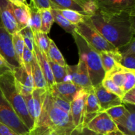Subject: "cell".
<instances>
[{
    "mask_svg": "<svg viewBox=\"0 0 135 135\" xmlns=\"http://www.w3.org/2000/svg\"><path fill=\"white\" fill-rule=\"evenodd\" d=\"M49 90V89H48ZM48 90L41 89V88H34L33 92H32V98L33 107L34 111V125H36L38 121L41 112H42V106H43L44 102L46 98L47 92Z\"/></svg>",
    "mask_w": 135,
    "mask_h": 135,
    "instance_id": "20",
    "label": "cell"
},
{
    "mask_svg": "<svg viewBox=\"0 0 135 135\" xmlns=\"http://www.w3.org/2000/svg\"><path fill=\"white\" fill-rule=\"evenodd\" d=\"M34 54L35 55L36 60L38 61V65L40 67L42 71L44 76L47 82V86L50 89L55 84L54 81V76H53L52 72H51V67L49 64L48 59H47V55L43 51H41L34 44Z\"/></svg>",
    "mask_w": 135,
    "mask_h": 135,
    "instance_id": "17",
    "label": "cell"
},
{
    "mask_svg": "<svg viewBox=\"0 0 135 135\" xmlns=\"http://www.w3.org/2000/svg\"><path fill=\"white\" fill-rule=\"evenodd\" d=\"M33 59H34V53L30 51L25 45L23 54H22V62H23L24 67H30L32 62L33 61Z\"/></svg>",
    "mask_w": 135,
    "mask_h": 135,
    "instance_id": "41",
    "label": "cell"
},
{
    "mask_svg": "<svg viewBox=\"0 0 135 135\" xmlns=\"http://www.w3.org/2000/svg\"><path fill=\"white\" fill-rule=\"evenodd\" d=\"M98 9L110 12L135 14V0H96Z\"/></svg>",
    "mask_w": 135,
    "mask_h": 135,
    "instance_id": "13",
    "label": "cell"
},
{
    "mask_svg": "<svg viewBox=\"0 0 135 135\" xmlns=\"http://www.w3.org/2000/svg\"><path fill=\"white\" fill-rule=\"evenodd\" d=\"M67 71V81H69L78 86L89 91L93 89L90 79L88 69L85 63L79 59V63L75 65H66Z\"/></svg>",
    "mask_w": 135,
    "mask_h": 135,
    "instance_id": "7",
    "label": "cell"
},
{
    "mask_svg": "<svg viewBox=\"0 0 135 135\" xmlns=\"http://www.w3.org/2000/svg\"><path fill=\"white\" fill-rule=\"evenodd\" d=\"M135 14L98 10L88 20L95 29L117 49L127 44L135 33Z\"/></svg>",
    "mask_w": 135,
    "mask_h": 135,
    "instance_id": "1",
    "label": "cell"
},
{
    "mask_svg": "<svg viewBox=\"0 0 135 135\" xmlns=\"http://www.w3.org/2000/svg\"><path fill=\"white\" fill-rule=\"evenodd\" d=\"M20 30L29 25L28 4L22 0H9Z\"/></svg>",
    "mask_w": 135,
    "mask_h": 135,
    "instance_id": "16",
    "label": "cell"
},
{
    "mask_svg": "<svg viewBox=\"0 0 135 135\" xmlns=\"http://www.w3.org/2000/svg\"><path fill=\"white\" fill-rule=\"evenodd\" d=\"M121 54V57L127 56V55H133L135 54V39L133 38L127 44L125 45L123 47L117 49Z\"/></svg>",
    "mask_w": 135,
    "mask_h": 135,
    "instance_id": "38",
    "label": "cell"
},
{
    "mask_svg": "<svg viewBox=\"0 0 135 135\" xmlns=\"http://www.w3.org/2000/svg\"><path fill=\"white\" fill-rule=\"evenodd\" d=\"M72 135H103L99 133L94 132L92 131L89 130L86 127H83L80 130L75 131L73 132Z\"/></svg>",
    "mask_w": 135,
    "mask_h": 135,
    "instance_id": "43",
    "label": "cell"
},
{
    "mask_svg": "<svg viewBox=\"0 0 135 135\" xmlns=\"http://www.w3.org/2000/svg\"><path fill=\"white\" fill-rule=\"evenodd\" d=\"M22 39H23L25 45L32 52L34 51V33L31 28L29 26L24 28L19 31Z\"/></svg>",
    "mask_w": 135,
    "mask_h": 135,
    "instance_id": "34",
    "label": "cell"
},
{
    "mask_svg": "<svg viewBox=\"0 0 135 135\" xmlns=\"http://www.w3.org/2000/svg\"><path fill=\"white\" fill-rule=\"evenodd\" d=\"M101 84L104 86V88H105L107 90L112 92V93L115 94L121 98L123 96L124 92H123L122 90L119 88V87H117L109 78L104 77L102 81Z\"/></svg>",
    "mask_w": 135,
    "mask_h": 135,
    "instance_id": "36",
    "label": "cell"
},
{
    "mask_svg": "<svg viewBox=\"0 0 135 135\" xmlns=\"http://www.w3.org/2000/svg\"><path fill=\"white\" fill-rule=\"evenodd\" d=\"M50 1L51 9L74 11L87 17L77 0H50Z\"/></svg>",
    "mask_w": 135,
    "mask_h": 135,
    "instance_id": "22",
    "label": "cell"
},
{
    "mask_svg": "<svg viewBox=\"0 0 135 135\" xmlns=\"http://www.w3.org/2000/svg\"><path fill=\"white\" fill-rule=\"evenodd\" d=\"M76 32L81 36L88 44L99 53L118 51L94 28L88 20V17H86L84 22L76 25Z\"/></svg>",
    "mask_w": 135,
    "mask_h": 135,
    "instance_id": "5",
    "label": "cell"
},
{
    "mask_svg": "<svg viewBox=\"0 0 135 135\" xmlns=\"http://www.w3.org/2000/svg\"><path fill=\"white\" fill-rule=\"evenodd\" d=\"M54 135H67V134H54Z\"/></svg>",
    "mask_w": 135,
    "mask_h": 135,
    "instance_id": "48",
    "label": "cell"
},
{
    "mask_svg": "<svg viewBox=\"0 0 135 135\" xmlns=\"http://www.w3.org/2000/svg\"><path fill=\"white\" fill-rule=\"evenodd\" d=\"M121 102L123 104H135V88H132L130 90L124 93L123 96L121 98Z\"/></svg>",
    "mask_w": 135,
    "mask_h": 135,
    "instance_id": "40",
    "label": "cell"
},
{
    "mask_svg": "<svg viewBox=\"0 0 135 135\" xmlns=\"http://www.w3.org/2000/svg\"><path fill=\"white\" fill-rule=\"evenodd\" d=\"M0 55L13 69L21 67L15 54L12 35L3 27L0 28Z\"/></svg>",
    "mask_w": 135,
    "mask_h": 135,
    "instance_id": "11",
    "label": "cell"
},
{
    "mask_svg": "<svg viewBox=\"0 0 135 135\" xmlns=\"http://www.w3.org/2000/svg\"><path fill=\"white\" fill-rule=\"evenodd\" d=\"M0 90L22 123L31 131L34 128V121L28 112L23 98L16 88L13 71L11 70H0Z\"/></svg>",
    "mask_w": 135,
    "mask_h": 135,
    "instance_id": "3",
    "label": "cell"
},
{
    "mask_svg": "<svg viewBox=\"0 0 135 135\" xmlns=\"http://www.w3.org/2000/svg\"><path fill=\"white\" fill-rule=\"evenodd\" d=\"M87 17L92 15L98 10L96 0H77Z\"/></svg>",
    "mask_w": 135,
    "mask_h": 135,
    "instance_id": "35",
    "label": "cell"
},
{
    "mask_svg": "<svg viewBox=\"0 0 135 135\" xmlns=\"http://www.w3.org/2000/svg\"><path fill=\"white\" fill-rule=\"evenodd\" d=\"M56 10L69 22L75 25L84 22L86 17V16L83 15L78 12L74 11L67 10V9H56Z\"/></svg>",
    "mask_w": 135,
    "mask_h": 135,
    "instance_id": "32",
    "label": "cell"
},
{
    "mask_svg": "<svg viewBox=\"0 0 135 135\" xmlns=\"http://www.w3.org/2000/svg\"><path fill=\"white\" fill-rule=\"evenodd\" d=\"M15 86L21 96H26L32 94L34 87L32 76L31 69L26 71L24 66H21L13 70Z\"/></svg>",
    "mask_w": 135,
    "mask_h": 135,
    "instance_id": "9",
    "label": "cell"
},
{
    "mask_svg": "<svg viewBox=\"0 0 135 135\" xmlns=\"http://www.w3.org/2000/svg\"><path fill=\"white\" fill-rule=\"evenodd\" d=\"M12 40H13V49L17 61L20 65L24 66L22 62V54L25 47V42L19 32L12 35Z\"/></svg>",
    "mask_w": 135,
    "mask_h": 135,
    "instance_id": "28",
    "label": "cell"
},
{
    "mask_svg": "<svg viewBox=\"0 0 135 135\" xmlns=\"http://www.w3.org/2000/svg\"><path fill=\"white\" fill-rule=\"evenodd\" d=\"M105 112L108 113V115L111 117L115 125H117L126 115L127 113V109L124 104H122L118 106L113 107Z\"/></svg>",
    "mask_w": 135,
    "mask_h": 135,
    "instance_id": "33",
    "label": "cell"
},
{
    "mask_svg": "<svg viewBox=\"0 0 135 135\" xmlns=\"http://www.w3.org/2000/svg\"><path fill=\"white\" fill-rule=\"evenodd\" d=\"M0 17L3 28L10 34L20 31L9 0H0Z\"/></svg>",
    "mask_w": 135,
    "mask_h": 135,
    "instance_id": "12",
    "label": "cell"
},
{
    "mask_svg": "<svg viewBox=\"0 0 135 135\" xmlns=\"http://www.w3.org/2000/svg\"><path fill=\"white\" fill-rule=\"evenodd\" d=\"M29 8V25L32 30L34 32L40 31L41 15L40 11L37 9L32 0L28 5Z\"/></svg>",
    "mask_w": 135,
    "mask_h": 135,
    "instance_id": "25",
    "label": "cell"
},
{
    "mask_svg": "<svg viewBox=\"0 0 135 135\" xmlns=\"http://www.w3.org/2000/svg\"><path fill=\"white\" fill-rule=\"evenodd\" d=\"M102 112L100 103L96 97L93 89L88 92L86 100V110L85 115H97Z\"/></svg>",
    "mask_w": 135,
    "mask_h": 135,
    "instance_id": "24",
    "label": "cell"
},
{
    "mask_svg": "<svg viewBox=\"0 0 135 135\" xmlns=\"http://www.w3.org/2000/svg\"><path fill=\"white\" fill-rule=\"evenodd\" d=\"M73 36L79 50V59L86 65L92 86H96L101 84L105 74L102 65L100 53L88 44L77 32H75Z\"/></svg>",
    "mask_w": 135,
    "mask_h": 135,
    "instance_id": "4",
    "label": "cell"
},
{
    "mask_svg": "<svg viewBox=\"0 0 135 135\" xmlns=\"http://www.w3.org/2000/svg\"><path fill=\"white\" fill-rule=\"evenodd\" d=\"M0 135H20L6 125L0 123Z\"/></svg>",
    "mask_w": 135,
    "mask_h": 135,
    "instance_id": "44",
    "label": "cell"
},
{
    "mask_svg": "<svg viewBox=\"0 0 135 135\" xmlns=\"http://www.w3.org/2000/svg\"><path fill=\"white\" fill-rule=\"evenodd\" d=\"M102 65L105 73L110 71L117 63H119L122 57L119 51H103L100 53Z\"/></svg>",
    "mask_w": 135,
    "mask_h": 135,
    "instance_id": "19",
    "label": "cell"
},
{
    "mask_svg": "<svg viewBox=\"0 0 135 135\" xmlns=\"http://www.w3.org/2000/svg\"><path fill=\"white\" fill-rule=\"evenodd\" d=\"M48 61L50 67H51V72H52V75L55 84L67 81V71L66 66L65 67H62L59 65L55 64L50 59H48Z\"/></svg>",
    "mask_w": 135,
    "mask_h": 135,
    "instance_id": "29",
    "label": "cell"
},
{
    "mask_svg": "<svg viewBox=\"0 0 135 135\" xmlns=\"http://www.w3.org/2000/svg\"><path fill=\"white\" fill-rule=\"evenodd\" d=\"M75 131L71 114L54 105L48 90L38 122L28 135H72Z\"/></svg>",
    "mask_w": 135,
    "mask_h": 135,
    "instance_id": "2",
    "label": "cell"
},
{
    "mask_svg": "<svg viewBox=\"0 0 135 135\" xmlns=\"http://www.w3.org/2000/svg\"><path fill=\"white\" fill-rule=\"evenodd\" d=\"M104 77L109 78L117 87L123 90V86L126 82V75L124 71V67L119 63H117L110 71L106 73Z\"/></svg>",
    "mask_w": 135,
    "mask_h": 135,
    "instance_id": "23",
    "label": "cell"
},
{
    "mask_svg": "<svg viewBox=\"0 0 135 135\" xmlns=\"http://www.w3.org/2000/svg\"><path fill=\"white\" fill-rule=\"evenodd\" d=\"M108 135H124L123 134H122V133H121V132L119 131H115L113 132V133H111V134H108Z\"/></svg>",
    "mask_w": 135,
    "mask_h": 135,
    "instance_id": "46",
    "label": "cell"
},
{
    "mask_svg": "<svg viewBox=\"0 0 135 135\" xmlns=\"http://www.w3.org/2000/svg\"><path fill=\"white\" fill-rule=\"evenodd\" d=\"M11 70V71H13V69L6 62V61L3 59L2 56L0 55V70Z\"/></svg>",
    "mask_w": 135,
    "mask_h": 135,
    "instance_id": "45",
    "label": "cell"
},
{
    "mask_svg": "<svg viewBox=\"0 0 135 135\" xmlns=\"http://www.w3.org/2000/svg\"><path fill=\"white\" fill-rule=\"evenodd\" d=\"M31 73L35 88H41V89L46 90L49 89L47 82L44 76L42 70L38 65L34 54V59L31 63Z\"/></svg>",
    "mask_w": 135,
    "mask_h": 135,
    "instance_id": "21",
    "label": "cell"
},
{
    "mask_svg": "<svg viewBox=\"0 0 135 135\" xmlns=\"http://www.w3.org/2000/svg\"><path fill=\"white\" fill-rule=\"evenodd\" d=\"M89 91L82 90L71 102V115L76 131L80 130L83 127L85 116L86 100Z\"/></svg>",
    "mask_w": 135,
    "mask_h": 135,
    "instance_id": "8",
    "label": "cell"
},
{
    "mask_svg": "<svg viewBox=\"0 0 135 135\" xmlns=\"http://www.w3.org/2000/svg\"><path fill=\"white\" fill-rule=\"evenodd\" d=\"M37 9L40 10L43 9H51V1L50 0H32Z\"/></svg>",
    "mask_w": 135,
    "mask_h": 135,
    "instance_id": "42",
    "label": "cell"
},
{
    "mask_svg": "<svg viewBox=\"0 0 135 135\" xmlns=\"http://www.w3.org/2000/svg\"><path fill=\"white\" fill-rule=\"evenodd\" d=\"M119 64L124 68L135 71V54L122 57Z\"/></svg>",
    "mask_w": 135,
    "mask_h": 135,
    "instance_id": "39",
    "label": "cell"
},
{
    "mask_svg": "<svg viewBox=\"0 0 135 135\" xmlns=\"http://www.w3.org/2000/svg\"><path fill=\"white\" fill-rule=\"evenodd\" d=\"M41 28L40 31L47 34L50 31L51 26L54 22V18L51 15V9L40 10Z\"/></svg>",
    "mask_w": 135,
    "mask_h": 135,
    "instance_id": "31",
    "label": "cell"
},
{
    "mask_svg": "<svg viewBox=\"0 0 135 135\" xmlns=\"http://www.w3.org/2000/svg\"><path fill=\"white\" fill-rule=\"evenodd\" d=\"M124 71L126 75V82L123 88V91L124 93H125L127 91L131 90L132 88H134L135 71H132L126 68H124Z\"/></svg>",
    "mask_w": 135,
    "mask_h": 135,
    "instance_id": "37",
    "label": "cell"
},
{
    "mask_svg": "<svg viewBox=\"0 0 135 135\" xmlns=\"http://www.w3.org/2000/svg\"><path fill=\"white\" fill-rule=\"evenodd\" d=\"M51 13L54 18V22H56L57 24L59 25L63 29H64L67 32L70 33L71 34H73L74 33L76 32V25H73L69 22L67 19L64 18L61 15L59 14L56 9H51Z\"/></svg>",
    "mask_w": 135,
    "mask_h": 135,
    "instance_id": "27",
    "label": "cell"
},
{
    "mask_svg": "<svg viewBox=\"0 0 135 135\" xmlns=\"http://www.w3.org/2000/svg\"><path fill=\"white\" fill-rule=\"evenodd\" d=\"M1 27H3V26L2 22H1V17H0V28Z\"/></svg>",
    "mask_w": 135,
    "mask_h": 135,
    "instance_id": "47",
    "label": "cell"
},
{
    "mask_svg": "<svg viewBox=\"0 0 135 135\" xmlns=\"http://www.w3.org/2000/svg\"><path fill=\"white\" fill-rule=\"evenodd\" d=\"M94 91L100 103L102 112H105L113 107L123 104L121 98L107 90L102 84L94 87Z\"/></svg>",
    "mask_w": 135,
    "mask_h": 135,
    "instance_id": "14",
    "label": "cell"
},
{
    "mask_svg": "<svg viewBox=\"0 0 135 135\" xmlns=\"http://www.w3.org/2000/svg\"><path fill=\"white\" fill-rule=\"evenodd\" d=\"M127 113L123 119L116 125L118 130L124 135H135L134 105L124 104Z\"/></svg>",
    "mask_w": 135,
    "mask_h": 135,
    "instance_id": "18",
    "label": "cell"
},
{
    "mask_svg": "<svg viewBox=\"0 0 135 135\" xmlns=\"http://www.w3.org/2000/svg\"><path fill=\"white\" fill-rule=\"evenodd\" d=\"M47 59L51 60L55 64H57L62 67H65L67 65L64 57L61 54V51H59L58 47H57L55 42L51 40L50 41V47H49L48 51L47 54Z\"/></svg>",
    "mask_w": 135,
    "mask_h": 135,
    "instance_id": "26",
    "label": "cell"
},
{
    "mask_svg": "<svg viewBox=\"0 0 135 135\" xmlns=\"http://www.w3.org/2000/svg\"><path fill=\"white\" fill-rule=\"evenodd\" d=\"M49 90L60 98L71 103L83 88L75 85L71 82L66 81L55 84Z\"/></svg>",
    "mask_w": 135,
    "mask_h": 135,
    "instance_id": "15",
    "label": "cell"
},
{
    "mask_svg": "<svg viewBox=\"0 0 135 135\" xmlns=\"http://www.w3.org/2000/svg\"><path fill=\"white\" fill-rule=\"evenodd\" d=\"M85 127L103 135H108L118 131L115 123L105 112L99 113L87 124Z\"/></svg>",
    "mask_w": 135,
    "mask_h": 135,
    "instance_id": "10",
    "label": "cell"
},
{
    "mask_svg": "<svg viewBox=\"0 0 135 135\" xmlns=\"http://www.w3.org/2000/svg\"><path fill=\"white\" fill-rule=\"evenodd\" d=\"M0 123L20 135H28L30 130L22 123L0 90Z\"/></svg>",
    "mask_w": 135,
    "mask_h": 135,
    "instance_id": "6",
    "label": "cell"
},
{
    "mask_svg": "<svg viewBox=\"0 0 135 135\" xmlns=\"http://www.w3.org/2000/svg\"><path fill=\"white\" fill-rule=\"evenodd\" d=\"M34 44L44 53L47 55L51 39L47 34L41 31L34 32Z\"/></svg>",
    "mask_w": 135,
    "mask_h": 135,
    "instance_id": "30",
    "label": "cell"
}]
</instances>
